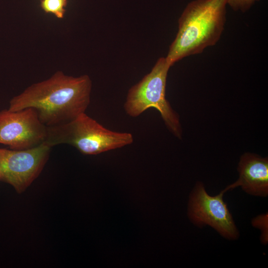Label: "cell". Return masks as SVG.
I'll return each mask as SVG.
<instances>
[{
    "label": "cell",
    "instance_id": "7",
    "mask_svg": "<svg viewBox=\"0 0 268 268\" xmlns=\"http://www.w3.org/2000/svg\"><path fill=\"white\" fill-rule=\"evenodd\" d=\"M47 134V127L34 109L0 111V144L14 150L30 149L44 142Z\"/></svg>",
    "mask_w": 268,
    "mask_h": 268
},
{
    "label": "cell",
    "instance_id": "6",
    "mask_svg": "<svg viewBox=\"0 0 268 268\" xmlns=\"http://www.w3.org/2000/svg\"><path fill=\"white\" fill-rule=\"evenodd\" d=\"M224 189L215 196L209 195L203 185L198 183L192 191L188 205V215L191 221L198 226L208 225L223 237L234 240L239 232L223 196Z\"/></svg>",
    "mask_w": 268,
    "mask_h": 268
},
{
    "label": "cell",
    "instance_id": "12",
    "mask_svg": "<svg viewBox=\"0 0 268 268\" xmlns=\"http://www.w3.org/2000/svg\"></svg>",
    "mask_w": 268,
    "mask_h": 268
},
{
    "label": "cell",
    "instance_id": "4",
    "mask_svg": "<svg viewBox=\"0 0 268 268\" xmlns=\"http://www.w3.org/2000/svg\"><path fill=\"white\" fill-rule=\"evenodd\" d=\"M170 67L165 58H160L150 72L129 89L124 108L127 114L132 117L139 116L149 108L156 109L168 130L181 138L179 117L165 96L167 76Z\"/></svg>",
    "mask_w": 268,
    "mask_h": 268
},
{
    "label": "cell",
    "instance_id": "11",
    "mask_svg": "<svg viewBox=\"0 0 268 268\" xmlns=\"http://www.w3.org/2000/svg\"><path fill=\"white\" fill-rule=\"evenodd\" d=\"M257 219L258 220V221L261 223L260 225L259 224H254V226H257L259 228L261 229L263 232L262 233L263 236H262V239L263 241L264 242H266V222H267V215H261L260 216H258Z\"/></svg>",
    "mask_w": 268,
    "mask_h": 268
},
{
    "label": "cell",
    "instance_id": "10",
    "mask_svg": "<svg viewBox=\"0 0 268 268\" xmlns=\"http://www.w3.org/2000/svg\"><path fill=\"white\" fill-rule=\"evenodd\" d=\"M259 0H227V3L235 11L245 12Z\"/></svg>",
    "mask_w": 268,
    "mask_h": 268
},
{
    "label": "cell",
    "instance_id": "3",
    "mask_svg": "<svg viewBox=\"0 0 268 268\" xmlns=\"http://www.w3.org/2000/svg\"><path fill=\"white\" fill-rule=\"evenodd\" d=\"M132 134L108 129L83 113L67 123L47 127L45 142L67 144L85 155H97L132 144Z\"/></svg>",
    "mask_w": 268,
    "mask_h": 268
},
{
    "label": "cell",
    "instance_id": "8",
    "mask_svg": "<svg viewBox=\"0 0 268 268\" xmlns=\"http://www.w3.org/2000/svg\"><path fill=\"white\" fill-rule=\"evenodd\" d=\"M239 178L226 188V191L240 186L251 195L266 197L268 194V159L250 153L242 155L238 167Z\"/></svg>",
    "mask_w": 268,
    "mask_h": 268
},
{
    "label": "cell",
    "instance_id": "5",
    "mask_svg": "<svg viewBox=\"0 0 268 268\" xmlns=\"http://www.w3.org/2000/svg\"><path fill=\"white\" fill-rule=\"evenodd\" d=\"M51 147L45 142L25 150L0 148V181L20 194L39 176L49 159Z\"/></svg>",
    "mask_w": 268,
    "mask_h": 268
},
{
    "label": "cell",
    "instance_id": "9",
    "mask_svg": "<svg viewBox=\"0 0 268 268\" xmlns=\"http://www.w3.org/2000/svg\"><path fill=\"white\" fill-rule=\"evenodd\" d=\"M67 0H41L40 6L47 13L54 14L58 18H63L66 12Z\"/></svg>",
    "mask_w": 268,
    "mask_h": 268
},
{
    "label": "cell",
    "instance_id": "2",
    "mask_svg": "<svg viewBox=\"0 0 268 268\" xmlns=\"http://www.w3.org/2000/svg\"><path fill=\"white\" fill-rule=\"evenodd\" d=\"M227 0H195L188 3L178 20V31L166 60L171 67L200 54L218 41L226 21Z\"/></svg>",
    "mask_w": 268,
    "mask_h": 268
},
{
    "label": "cell",
    "instance_id": "1",
    "mask_svg": "<svg viewBox=\"0 0 268 268\" xmlns=\"http://www.w3.org/2000/svg\"><path fill=\"white\" fill-rule=\"evenodd\" d=\"M91 88L88 75L73 77L58 71L13 97L8 109L17 111L32 108L46 127L63 124L85 113L90 103Z\"/></svg>",
    "mask_w": 268,
    "mask_h": 268
}]
</instances>
